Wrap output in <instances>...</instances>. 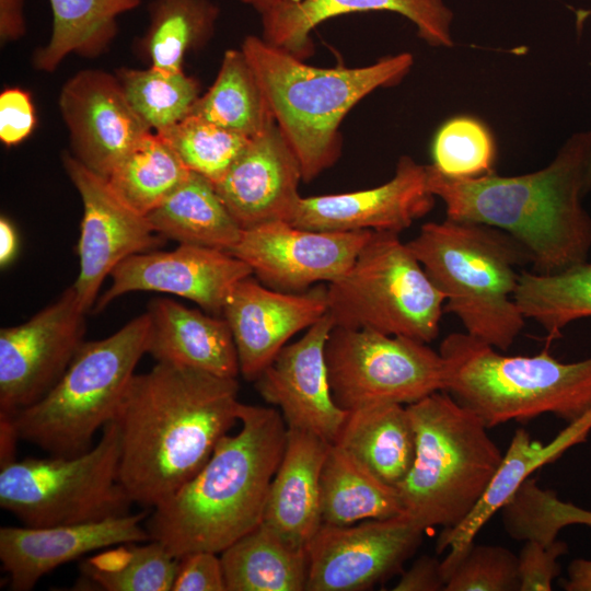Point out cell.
Instances as JSON below:
<instances>
[{
    "mask_svg": "<svg viewBox=\"0 0 591 591\" xmlns=\"http://www.w3.org/2000/svg\"><path fill=\"white\" fill-rule=\"evenodd\" d=\"M236 378L164 362L135 374L115 418L119 480L154 508L194 477L239 421Z\"/></svg>",
    "mask_w": 591,
    "mask_h": 591,
    "instance_id": "cell-1",
    "label": "cell"
},
{
    "mask_svg": "<svg viewBox=\"0 0 591 591\" xmlns=\"http://www.w3.org/2000/svg\"><path fill=\"white\" fill-rule=\"evenodd\" d=\"M591 129L571 135L543 169L453 179L427 165L428 184L448 219L489 225L529 253L532 271L551 275L588 260L591 216L582 206Z\"/></svg>",
    "mask_w": 591,
    "mask_h": 591,
    "instance_id": "cell-2",
    "label": "cell"
},
{
    "mask_svg": "<svg viewBox=\"0 0 591 591\" xmlns=\"http://www.w3.org/2000/svg\"><path fill=\"white\" fill-rule=\"evenodd\" d=\"M241 429L217 443L200 471L153 508L146 529L175 557L221 554L263 522L288 427L270 407L241 405Z\"/></svg>",
    "mask_w": 591,
    "mask_h": 591,
    "instance_id": "cell-3",
    "label": "cell"
},
{
    "mask_svg": "<svg viewBox=\"0 0 591 591\" xmlns=\"http://www.w3.org/2000/svg\"><path fill=\"white\" fill-rule=\"evenodd\" d=\"M241 49L305 183L339 158V126L348 112L374 90L398 84L414 65V56L405 51L364 67L320 68L255 35L246 36Z\"/></svg>",
    "mask_w": 591,
    "mask_h": 591,
    "instance_id": "cell-4",
    "label": "cell"
},
{
    "mask_svg": "<svg viewBox=\"0 0 591 591\" xmlns=\"http://www.w3.org/2000/svg\"><path fill=\"white\" fill-rule=\"evenodd\" d=\"M465 333L506 351L525 326L513 294L528 251L499 229L445 218L406 243Z\"/></svg>",
    "mask_w": 591,
    "mask_h": 591,
    "instance_id": "cell-5",
    "label": "cell"
},
{
    "mask_svg": "<svg viewBox=\"0 0 591 591\" xmlns=\"http://www.w3.org/2000/svg\"><path fill=\"white\" fill-rule=\"evenodd\" d=\"M406 409L415 433V455L397 486L403 514L425 531L453 529L476 506L503 454L482 419L445 391Z\"/></svg>",
    "mask_w": 591,
    "mask_h": 591,
    "instance_id": "cell-6",
    "label": "cell"
},
{
    "mask_svg": "<svg viewBox=\"0 0 591 591\" xmlns=\"http://www.w3.org/2000/svg\"><path fill=\"white\" fill-rule=\"evenodd\" d=\"M445 389L493 428L552 414L570 424L591 410V357L561 362L545 348L534 356H506L464 333L440 344Z\"/></svg>",
    "mask_w": 591,
    "mask_h": 591,
    "instance_id": "cell-7",
    "label": "cell"
},
{
    "mask_svg": "<svg viewBox=\"0 0 591 591\" xmlns=\"http://www.w3.org/2000/svg\"><path fill=\"white\" fill-rule=\"evenodd\" d=\"M149 332L150 315L144 312L106 338L83 341L57 383L9 416L19 440L58 456L90 450L95 433L115 418L147 354Z\"/></svg>",
    "mask_w": 591,
    "mask_h": 591,
    "instance_id": "cell-8",
    "label": "cell"
},
{
    "mask_svg": "<svg viewBox=\"0 0 591 591\" xmlns=\"http://www.w3.org/2000/svg\"><path fill=\"white\" fill-rule=\"evenodd\" d=\"M445 299L398 233L373 231L350 269L327 283L334 327L431 343Z\"/></svg>",
    "mask_w": 591,
    "mask_h": 591,
    "instance_id": "cell-9",
    "label": "cell"
},
{
    "mask_svg": "<svg viewBox=\"0 0 591 591\" xmlns=\"http://www.w3.org/2000/svg\"><path fill=\"white\" fill-rule=\"evenodd\" d=\"M132 503L119 480L114 420L84 453L25 459L0 466V507L24 525L43 528L124 515Z\"/></svg>",
    "mask_w": 591,
    "mask_h": 591,
    "instance_id": "cell-10",
    "label": "cell"
},
{
    "mask_svg": "<svg viewBox=\"0 0 591 591\" xmlns=\"http://www.w3.org/2000/svg\"><path fill=\"white\" fill-rule=\"evenodd\" d=\"M325 358L332 395L346 412L376 404L409 405L445 389L439 350L409 337L333 327Z\"/></svg>",
    "mask_w": 591,
    "mask_h": 591,
    "instance_id": "cell-11",
    "label": "cell"
},
{
    "mask_svg": "<svg viewBox=\"0 0 591 591\" xmlns=\"http://www.w3.org/2000/svg\"><path fill=\"white\" fill-rule=\"evenodd\" d=\"M86 312L74 289L28 321L0 329V414L40 399L61 378L84 341Z\"/></svg>",
    "mask_w": 591,
    "mask_h": 591,
    "instance_id": "cell-12",
    "label": "cell"
},
{
    "mask_svg": "<svg viewBox=\"0 0 591 591\" xmlns=\"http://www.w3.org/2000/svg\"><path fill=\"white\" fill-rule=\"evenodd\" d=\"M425 530L404 514L322 524L306 546V591H363L402 571Z\"/></svg>",
    "mask_w": 591,
    "mask_h": 591,
    "instance_id": "cell-13",
    "label": "cell"
},
{
    "mask_svg": "<svg viewBox=\"0 0 591 591\" xmlns=\"http://www.w3.org/2000/svg\"><path fill=\"white\" fill-rule=\"evenodd\" d=\"M372 232L316 231L273 221L244 229L229 253L246 263L266 287L299 293L343 277Z\"/></svg>",
    "mask_w": 591,
    "mask_h": 591,
    "instance_id": "cell-14",
    "label": "cell"
},
{
    "mask_svg": "<svg viewBox=\"0 0 591 591\" xmlns=\"http://www.w3.org/2000/svg\"><path fill=\"white\" fill-rule=\"evenodd\" d=\"M65 171L80 194L83 216L77 245L80 270L72 285L85 312L94 306L101 286L127 257L150 251L165 239L147 216L124 202L107 179L84 166L73 154H62Z\"/></svg>",
    "mask_w": 591,
    "mask_h": 591,
    "instance_id": "cell-15",
    "label": "cell"
},
{
    "mask_svg": "<svg viewBox=\"0 0 591 591\" xmlns=\"http://www.w3.org/2000/svg\"><path fill=\"white\" fill-rule=\"evenodd\" d=\"M252 275L246 263L217 248L179 244L167 252L147 251L115 267L112 285L99 296L94 312H101L125 293L155 291L188 299L209 314L222 316L232 288Z\"/></svg>",
    "mask_w": 591,
    "mask_h": 591,
    "instance_id": "cell-16",
    "label": "cell"
},
{
    "mask_svg": "<svg viewBox=\"0 0 591 591\" xmlns=\"http://www.w3.org/2000/svg\"><path fill=\"white\" fill-rule=\"evenodd\" d=\"M334 324L326 313L294 343L286 345L256 378L255 387L277 406L290 429L334 443L347 412L332 395L325 346Z\"/></svg>",
    "mask_w": 591,
    "mask_h": 591,
    "instance_id": "cell-17",
    "label": "cell"
},
{
    "mask_svg": "<svg viewBox=\"0 0 591 591\" xmlns=\"http://www.w3.org/2000/svg\"><path fill=\"white\" fill-rule=\"evenodd\" d=\"M58 105L70 134L72 154L107 178L151 130L130 106L116 76L86 69L62 86Z\"/></svg>",
    "mask_w": 591,
    "mask_h": 591,
    "instance_id": "cell-18",
    "label": "cell"
},
{
    "mask_svg": "<svg viewBox=\"0 0 591 591\" xmlns=\"http://www.w3.org/2000/svg\"><path fill=\"white\" fill-rule=\"evenodd\" d=\"M326 313L327 287L291 293L268 288L253 275L240 280L222 309L235 343L240 373L255 381L292 336Z\"/></svg>",
    "mask_w": 591,
    "mask_h": 591,
    "instance_id": "cell-19",
    "label": "cell"
},
{
    "mask_svg": "<svg viewBox=\"0 0 591 591\" xmlns=\"http://www.w3.org/2000/svg\"><path fill=\"white\" fill-rule=\"evenodd\" d=\"M436 201L427 165L402 155L394 176L363 190L301 197L291 224L316 231L401 233L428 215Z\"/></svg>",
    "mask_w": 591,
    "mask_h": 591,
    "instance_id": "cell-20",
    "label": "cell"
},
{
    "mask_svg": "<svg viewBox=\"0 0 591 591\" xmlns=\"http://www.w3.org/2000/svg\"><path fill=\"white\" fill-rule=\"evenodd\" d=\"M301 181L299 160L275 123L250 139L215 187L244 230L273 221L290 222L301 199Z\"/></svg>",
    "mask_w": 591,
    "mask_h": 591,
    "instance_id": "cell-21",
    "label": "cell"
},
{
    "mask_svg": "<svg viewBox=\"0 0 591 591\" xmlns=\"http://www.w3.org/2000/svg\"><path fill=\"white\" fill-rule=\"evenodd\" d=\"M147 511L55 526H1L0 560L10 589L28 591L55 568L109 546L148 542Z\"/></svg>",
    "mask_w": 591,
    "mask_h": 591,
    "instance_id": "cell-22",
    "label": "cell"
},
{
    "mask_svg": "<svg viewBox=\"0 0 591 591\" xmlns=\"http://www.w3.org/2000/svg\"><path fill=\"white\" fill-rule=\"evenodd\" d=\"M387 11L410 21L417 36L433 48L454 46V13L443 0H299L262 14V38L304 59L312 54L311 33L325 21L344 14Z\"/></svg>",
    "mask_w": 591,
    "mask_h": 591,
    "instance_id": "cell-23",
    "label": "cell"
},
{
    "mask_svg": "<svg viewBox=\"0 0 591 591\" xmlns=\"http://www.w3.org/2000/svg\"><path fill=\"white\" fill-rule=\"evenodd\" d=\"M591 432V410L568 424L548 443L533 440L525 429H518L509 443L507 452L493 476L485 493L470 512L455 528L442 530L437 540L436 551L449 553L441 560L445 576L457 559L474 543L477 533L511 498L521 484L533 472L553 463L566 451L587 441Z\"/></svg>",
    "mask_w": 591,
    "mask_h": 591,
    "instance_id": "cell-24",
    "label": "cell"
},
{
    "mask_svg": "<svg viewBox=\"0 0 591 591\" xmlns=\"http://www.w3.org/2000/svg\"><path fill=\"white\" fill-rule=\"evenodd\" d=\"M332 443L288 428L285 451L269 486L263 522L305 548L322 526L321 472Z\"/></svg>",
    "mask_w": 591,
    "mask_h": 591,
    "instance_id": "cell-25",
    "label": "cell"
},
{
    "mask_svg": "<svg viewBox=\"0 0 591 591\" xmlns=\"http://www.w3.org/2000/svg\"><path fill=\"white\" fill-rule=\"evenodd\" d=\"M147 354L157 362L187 367L222 378H236L239 357L229 324L169 298L150 301Z\"/></svg>",
    "mask_w": 591,
    "mask_h": 591,
    "instance_id": "cell-26",
    "label": "cell"
},
{
    "mask_svg": "<svg viewBox=\"0 0 591 591\" xmlns=\"http://www.w3.org/2000/svg\"><path fill=\"white\" fill-rule=\"evenodd\" d=\"M320 485L323 524L348 525L404 513L397 487L337 443L328 450Z\"/></svg>",
    "mask_w": 591,
    "mask_h": 591,
    "instance_id": "cell-27",
    "label": "cell"
},
{
    "mask_svg": "<svg viewBox=\"0 0 591 591\" xmlns=\"http://www.w3.org/2000/svg\"><path fill=\"white\" fill-rule=\"evenodd\" d=\"M147 218L163 239L230 252L243 229L218 195L213 183L190 172Z\"/></svg>",
    "mask_w": 591,
    "mask_h": 591,
    "instance_id": "cell-28",
    "label": "cell"
},
{
    "mask_svg": "<svg viewBox=\"0 0 591 591\" xmlns=\"http://www.w3.org/2000/svg\"><path fill=\"white\" fill-rule=\"evenodd\" d=\"M334 443L366 464L384 482L397 487L415 455V433L401 404H376L347 412Z\"/></svg>",
    "mask_w": 591,
    "mask_h": 591,
    "instance_id": "cell-29",
    "label": "cell"
},
{
    "mask_svg": "<svg viewBox=\"0 0 591 591\" xmlns=\"http://www.w3.org/2000/svg\"><path fill=\"white\" fill-rule=\"evenodd\" d=\"M220 558L227 591L306 589V549L291 545L264 522L227 547Z\"/></svg>",
    "mask_w": 591,
    "mask_h": 591,
    "instance_id": "cell-30",
    "label": "cell"
},
{
    "mask_svg": "<svg viewBox=\"0 0 591 591\" xmlns=\"http://www.w3.org/2000/svg\"><path fill=\"white\" fill-rule=\"evenodd\" d=\"M53 32L49 42L33 55V67L53 72L70 54L96 58L118 33V18L138 8L141 0H49Z\"/></svg>",
    "mask_w": 591,
    "mask_h": 591,
    "instance_id": "cell-31",
    "label": "cell"
},
{
    "mask_svg": "<svg viewBox=\"0 0 591 591\" xmlns=\"http://www.w3.org/2000/svg\"><path fill=\"white\" fill-rule=\"evenodd\" d=\"M149 25L135 50L150 67L183 71L185 56L212 38L220 9L212 0H152Z\"/></svg>",
    "mask_w": 591,
    "mask_h": 591,
    "instance_id": "cell-32",
    "label": "cell"
},
{
    "mask_svg": "<svg viewBox=\"0 0 591 591\" xmlns=\"http://www.w3.org/2000/svg\"><path fill=\"white\" fill-rule=\"evenodd\" d=\"M189 115L197 116L247 138L256 137L275 118L262 86L242 49H228L217 78L199 95Z\"/></svg>",
    "mask_w": 591,
    "mask_h": 591,
    "instance_id": "cell-33",
    "label": "cell"
},
{
    "mask_svg": "<svg viewBox=\"0 0 591 591\" xmlns=\"http://www.w3.org/2000/svg\"><path fill=\"white\" fill-rule=\"evenodd\" d=\"M179 558L163 544H120L80 564L76 589L102 591L172 590Z\"/></svg>",
    "mask_w": 591,
    "mask_h": 591,
    "instance_id": "cell-34",
    "label": "cell"
},
{
    "mask_svg": "<svg viewBox=\"0 0 591 591\" xmlns=\"http://www.w3.org/2000/svg\"><path fill=\"white\" fill-rule=\"evenodd\" d=\"M513 299L525 320L544 328L548 341L558 338L568 324L591 316V263L551 275L521 270Z\"/></svg>",
    "mask_w": 591,
    "mask_h": 591,
    "instance_id": "cell-35",
    "label": "cell"
},
{
    "mask_svg": "<svg viewBox=\"0 0 591 591\" xmlns=\"http://www.w3.org/2000/svg\"><path fill=\"white\" fill-rule=\"evenodd\" d=\"M170 143L157 132L144 135L106 178L117 196L147 216L190 174Z\"/></svg>",
    "mask_w": 591,
    "mask_h": 591,
    "instance_id": "cell-36",
    "label": "cell"
},
{
    "mask_svg": "<svg viewBox=\"0 0 591 591\" xmlns=\"http://www.w3.org/2000/svg\"><path fill=\"white\" fill-rule=\"evenodd\" d=\"M132 109L153 132H162L189 115L200 84L184 71L153 67L120 68L115 74Z\"/></svg>",
    "mask_w": 591,
    "mask_h": 591,
    "instance_id": "cell-37",
    "label": "cell"
},
{
    "mask_svg": "<svg viewBox=\"0 0 591 591\" xmlns=\"http://www.w3.org/2000/svg\"><path fill=\"white\" fill-rule=\"evenodd\" d=\"M503 528L518 541L535 540L548 545L569 525L591 528V510L564 501L551 489L528 478L500 509Z\"/></svg>",
    "mask_w": 591,
    "mask_h": 591,
    "instance_id": "cell-38",
    "label": "cell"
},
{
    "mask_svg": "<svg viewBox=\"0 0 591 591\" xmlns=\"http://www.w3.org/2000/svg\"><path fill=\"white\" fill-rule=\"evenodd\" d=\"M498 149L488 125L472 115L444 120L431 142L432 166L453 179L477 178L495 173Z\"/></svg>",
    "mask_w": 591,
    "mask_h": 591,
    "instance_id": "cell-39",
    "label": "cell"
},
{
    "mask_svg": "<svg viewBox=\"0 0 591 591\" xmlns=\"http://www.w3.org/2000/svg\"><path fill=\"white\" fill-rule=\"evenodd\" d=\"M157 134L170 143L189 171L213 185L223 178L251 139L193 115Z\"/></svg>",
    "mask_w": 591,
    "mask_h": 591,
    "instance_id": "cell-40",
    "label": "cell"
},
{
    "mask_svg": "<svg viewBox=\"0 0 591 591\" xmlns=\"http://www.w3.org/2000/svg\"><path fill=\"white\" fill-rule=\"evenodd\" d=\"M444 591H520L518 556L473 543L448 572Z\"/></svg>",
    "mask_w": 591,
    "mask_h": 591,
    "instance_id": "cell-41",
    "label": "cell"
},
{
    "mask_svg": "<svg viewBox=\"0 0 591 591\" xmlns=\"http://www.w3.org/2000/svg\"><path fill=\"white\" fill-rule=\"evenodd\" d=\"M568 545L556 538L548 545L535 540L524 541L518 555L520 591H549L559 576L557 559L567 554Z\"/></svg>",
    "mask_w": 591,
    "mask_h": 591,
    "instance_id": "cell-42",
    "label": "cell"
},
{
    "mask_svg": "<svg viewBox=\"0 0 591 591\" xmlns=\"http://www.w3.org/2000/svg\"><path fill=\"white\" fill-rule=\"evenodd\" d=\"M36 127L32 95L21 88H7L0 93V140L7 147L27 139Z\"/></svg>",
    "mask_w": 591,
    "mask_h": 591,
    "instance_id": "cell-43",
    "label": "cell"
},
{
    "mask_svg": "<svg viewBox=\"0 0 591 591\" xmlns=\"http://www.w3.org/2000/svg\"><path fill=\"white\" fill-rule=\"evenodd\" d=\"M172 591H227L221 558L207 551L179 557Z\"/></svg>",
    "mask_w": 591,
    "mask_h": 591,
    "instance_id": "cell-44",
    "label": "cell"
},
{
    "mask_svg": "<svg viewBox=\"0 0 591 591\" xmlns=\"http://www.w3.org/2000/svg\"><path fill=\"white\" fill-rule=\"evenodd\" d=\"M445 576L441 560L431 556H420L405 571L394 591H444Z\"/></svg>",
    "mask_w": 591,
    "mask_h": 591,
    "instance_id": "cell-45",
    "label": "cell"
},
{
    "mask_svg": "<svg viewBox=\"0 0 591 591\" xmlns=\"http://www.w3.org/2000/svg\"><path fill=\"white\" fill-rule=\"evenodd\" d=\"M24 0H0V42L5 45L24 36Z\"/></svg>",
    "mask_w": 591,
    "mask_h": 591,
    "instance_id": "cell-46",
    "label": "cell"
},
{
    "mask_svg": "<svg viewBox=\"0 0 591 591\" xmlns=\"http://www.w3.org/2000/svg\"><path fill=\"white\" fill-rule=\"evenodd\" d=\"M561 586L566 591H591V559H573L568 565Z\"/></svg>",
    "mask_w": 591,
    "mask_h": 591,
    "instance_id": "cell-47",
    "label": "cell"
},
{
    "mask_svg": "<svg viewBox=\"0 0 591 591\" xmlns=\"http://www.w3.org/2000/svg\"><path fill=\"white\" fill-rule=\"evenodd\" d=\"M18 233L14 224L4 216L0 218V265L8 266L18 252Z\"/></svg>",
    "mask_w": 591,
    "mask_h": 591,
    "instance_id": "cell-48",
    "label": "cell"
},
{
    "mask_svg": "<svg viewBox=\"0 0 591 591\" xmlns=\"http://www.w3.org/2000/svg\"><path fill=\"white\" fill-rule=\"evenodd\" d=\"M18 440L11 418L0 414V466L15 460V442Z\"/></svg>",
    "mask_w": 591,
    "mask_h": 591,
    "instance_id": "cell-49",
    "label": "cell"
},
{
    "mask_svg": "<svg viewBox=\"0 0 591 591\" xmlns=\"http://www.w3.org/2000/svg\"><path fill=\"white\" fill-rule=\"evenodd\" d=\"M577 30L581 32L582 25L586 20L591 18V9H579L575 11ZM591 192V155L588 163L586 178H584V194Z\"/></svg>",
    "mask_w": 591,
    "mask_h": 591,
    "instance_id": "cell-50",
    "label": "cell"
},
{
    "mask_svg": "<svg viewBox=\"0 0 591 591\" xmlns=\"http://www.w3.org/2000/svg\"><path fill=\"white\" fill-rule=\"evenodd\" d=\"M242 3L253 8L260 15L265 12L287 2L299 0H240Z\"/></svg>",
    "mask_w": 591,
    "mask_h": 591,
    "instance_id": "cell-51",
    "label": "cell"
}]
</instances>
